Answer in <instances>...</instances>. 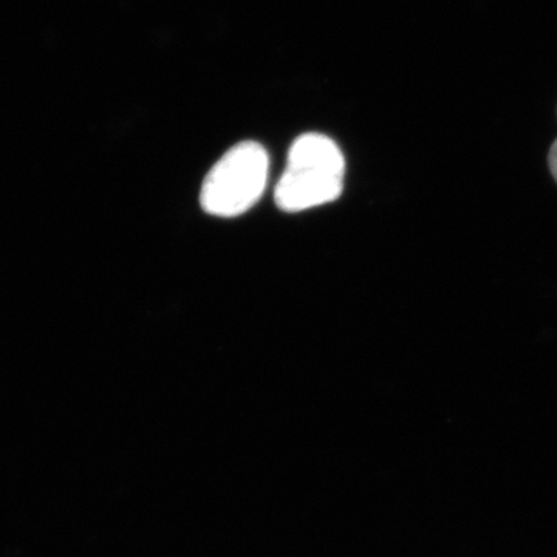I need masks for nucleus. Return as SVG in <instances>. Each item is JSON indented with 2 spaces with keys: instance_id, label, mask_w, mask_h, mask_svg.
<instances>
[{
  "instance_id": "obj_1",
  "label": "nucleus",
  "mask_w": 557,
  "mask_h": 557,
  "mask_svg": "<svg viewBox=\"0 0 557 557\" xmlns=\"http://www.w3.org/2000/svg\"><path fill=\"white\" fill-rule=\"evenodd\" d=\"M346 177V159L332 138L300 135L288 152L287 168L274 199L282 211L299 212L338 200Z\"/></svg>"
},
{
  "instance_id": "obj_2",
  "label": "nucleus",
  "mask_w": 557,
  "mask_h": 557,
  "mask_svg": "<svg viewBox=\"0 0 557 557\" xmlns=\"http://www.w3.org/2000/svg\"><path fill=\"white\" fill-rule=\"evenodd\" d=\"M269 170V153L262 145L244 141L234 146L205 178L201 208L215 218L233 219L244 214L263 196Z\"/></svg>"
},
{
  "instance_id": "obj_3",
  "label": "nucleus",
  "mask_w": 557,
  "mask_h": 557,
  "mask_svg": "<svg viewBox=\"0 0 557 557\" xmlns=\"http://www.w3.org/2000/svg\"><path fill=\"white\" fill-rule=\"evenodd\" d=\"M548 164L549 171H552L553 177H555L557 182V139L553 143L552 149H549Z\"/></svg>"
}]
</instances>
